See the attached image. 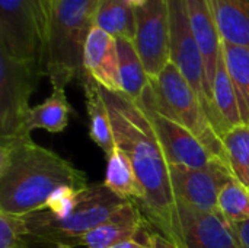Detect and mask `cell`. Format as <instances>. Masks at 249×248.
Segmentation results:
<instances>
[{
    "label": "cell",
    "mask_w": 249,
    "mask_h": 248,
    "mask_svg": "<svg viewBox=\"0 0 249 248\" xmlns=\"http://www.w3.org/2000/svg\"><path fill=\"white\" fill-rule=\"evenodd\" d=\"M101 89L111 114L115 145L131 161L144 190L142 213L147 225L177 244V202L171 170L155 129L136 101L123 92Z\"/></svg>",
    "instance_id": "1"
},
{
    "label": "cell",
    "mask_w": 249,
    "mask_h": 248,
    "mask_svg": "<svg viewBox=\"0 0 249 248\" xmlns=\"http://www.w3.org/2000/svg\"><path fill=\"white\" fill-rule=\"evenodd\" d=\"M86 186L83 171L36 145L31 134L0 139V212L25 216L44 208L57 191Z\"/></svg>",
    "instance_id": "2"
},
{
    "label": "cell",
    "mask_w": 249,
    "mask_h": 248,
    "mask_svg": "<svg viewBox=\"0 0 249 248\" xmlns=\"http://www.w3.org/2000/svg\"><path fill=\"white\" fill-rule=\"evenodd\" d=\"M124 202L104 183L88 184L80 190L63 189L44 208L25 215L29 240L54 248L71 247Z\"/></svg>",
    "instance_id": "3"
},
{
    "label": "cell",
    "mask_w": 249,
    "mask_h": 248,
    "mask_svg": "<svg viewBox=\"0 0 249 248\" xmlns=\"http://www.w3.org/2000/svg\"><path fill=\"white\" fill-rule=\"evenodd\" d=\"M99 0H50L48 32L44 54V76L53 89L85 77L83 53Z\"/></svg>",
    "instance_id": "4"
},
{
    "label": "cell",
    "mask_w": 249,
    "mask_h": 248,
    "mask_svg": "<svg viewBox=\"0 0 249 248\" xmlns=\"http://www.w3.org/2000/svg\"><path fill=\"white\" fill-rule=\"evenodd\" d=\"M149 92L163 115L188 129L217 158L228 162L222 139L213 129L200 98L174 63H169L158 77L150 79Z\"/></svg>",
    "instance_id": "5"
},
{
    "label": "cell",
    "mask_w": 249,
    "mask_h": 248,
    "mask_svg": "<svg viewBox=\"0 0 249 248\" xmlns=\"http://www.w3.org/2000/svg\"><path fill=\"white\" fill-rule=\"evenodd\" d=\"M48 6L50 0H0V50L42 67Z\"/></svg>",
    "instance_id": "6"
},
{
    "label": "cell",
    "mask_w": 249,
    "mask_h": 248,
    "mask_svg": "<svg viewBox=\"0 0 249 248\" xmlns=\"http://www.w3.org/2000/svg\"><path fill=\"white\" fill-rule=\"evenodd\" d=\"M44 76L42 67L16 60L0 50V139L31 134L26 132L29 98Z\"/></svg>",
    "instance_id": "7"
},
{
    "label": "cell",
    "mask_w": 249,
    "mask_h": 248,
    "mask_svg": "<svg viewBox=\"0 0 249 248\" xmlns=\"http://www.w3.org/2000/svg\"><path fill=\"white\" fill-rule=\"evenodd\" d=\"M171 63H174L200 98L203 108L213 126V107L209 96L206 69L200 47L191 29L185 0H168ZM214 129V127H213Z\"/></svg>",
    "instance_id": "8"
},
{
    "label": "cell",
    "mask_w": 249,
    "mask_h": 248,
    "mask_svg": "<svg viewBox=\"0 0 249 248\" xmlns=\"http://www.w3.org/2000/svg\"><path fill=\"white\" fill-rule=\"evenodd\" d=\"M136 102L149 117L169 167L201 170L210 167L216 161H223L217 158L194 133L163 115L155 107L149 92V85L143 91L140 99Z\"/></svg>",
    "instance_id": "9"
},
{
    "label": "cell",
    "mask_w": 249,
    "mask_h": 248,
    "mask_svg": "<svg viewBox=\"0 0 249 248\" xmlns=\"http://www.w3.org/2000/svg\"><path fill=\"white\" fill-rule=\"evenodd\" d=\"M137 29L133 39L150 79L158 77L171 63L168 0H150L136 7Z\"/></svg>",
    "instance_id": "10"
},
{
    "label": "cell",
    "mask_w": 249,
    "mask_h": 248,
    "mask_svg": "<svg viewBox=\"0 0 249 248\" xmlns=\"http://www.w3.org/2000/svg\"><path fill=\"white\" fill-rule=\"evenodd\" d=\"M175 228L181 248H242L233 225L220 212H203L177 202Z\"/></svg>",
    "instance_id": "11"
},
{
    "label": "cell",
    "mask_w": 249,
    "mask_h": 248,
    "mask_svg": "<svg viewBox=\"0 0 249 248\" xmlns=\"http://www.w3.org/2000/svg\"><path fill=\"white\" fill-rule=\"evenodd\" d=\"M169 170L175 202L203 212H219V194L225 184L235 177L225 161H216L201 170L179 167H169Z\"/></svg>",
    "instance_id": "12"
},
{
    "label": "cell",
    "mask_w": 249,
    "mask_h": 248,
    "mask_svg": "<svg viewBox=\"0 0 249 248\" xmlns=\"http://www.w3.org/2000/svg\"><path fill=\"white\" fill-rule=\"evenodd\" d=\"M83 66L99 86L111 92H123L117 39L93 26L85 44Z\"/></svg>",
    "instance_id": "13"
},
{
    "label": "cell",
    "mask_w": 249,
    "mask_h": 248,
    "mask_svg": "<svg viewBox=\"0 0 249 248\" xmlns=\"http://www.w3.org/2000/svg\"><path fill=\"white\" fill-rule=\"evenodd\" d=\"M147 224L142 209L134 202L121 203L96 228L80 237L70 248H109L127 240H136Z\"/></svg>",
    "instance_id": "14"
},
{
    "label": "cell",
    "mask_w": 249,
    "mask_h": 248,
    "mask_svg": "<svg viewBox=\"0 0 249 248\" xmlns=\"http://www.w3.org/2000/svg\"><path fill=\"white\" fill-rule=\"evenodd\" d=\"M185 3H187L191 29L194 32V37L197 39V44L203 56L207 86H209V96L213 107V82L216 76L217 63L222 56V37L214 19L210 0H185Z\"/></svg>",
    "instance_id": "15"
},
{
    "label": "cell",
    "mask_w": 249,
    "mask_h": 248,
    "mask_svg": "<svg viewBox=\"0 0 249 248\" xmlns=\"http://www.w3.org/2000/svg\"><path fill=\"white\" fill-rule=\"evenodd\" d=\"M213 110H214L213 127L219 134V137H222L231 129L244 124L236 89L226 69L223 56H220L219 58L216 76L213 82Z\"/></svg>",
    "instance_id": "16"
},
{
    "label": "cell",
    "mask_w": 249,
    "mask_h": 248,
    "mask_svg": "<svg viewBox=\"0 0 249 248\" xmlns=\"http://www.w3.org/2000/svg\"><path fill=\"white\" fill-rule=\"evenodd\" d=\"M80 85L85 92L86 111L89 115V136L93 143L109 155L117 145L111 124V114L102 95V89L89 75H85Z\"/></svg>",
    "instance_id": "17"
},
{
    "label": "cell",
    "mask_w": 249,
    "mask_h": 248,
    "mask_svg": "<svg viewBox=\"0 0 249 248\" xmlns=\"http://www.w3.org/2000/svg\"><path fill=\"white\" fill-rule=\"evenodd\" d=\"M104 184L123 200L134 202L140 206L144 202V190L137 178L133 164L118 146L107 155V174Z\"/></svg>",
    "instance_id": "18"
},
{
    "label": "cell",
    "mask_w": 249,
    "mask_h": 248,
    "mask_svg": "<svg viewBox=\"0 0 249 248\" xmlns=\"http://www.w3.org/2000/svg\"><path fill=\"white\" fill-rule=\"evenodd\" d=\"M222 41L249 48V0H210Z\"/></svg>",
    "instance_id": "19"
},
{
    "label": "cell",
    "mask_w": 249,
    "mask_h": 248,
    "mask_svg": "<svg viewBox=\"0 0 249 248\" xmlns=\"http://www.w3.org/2000/svg\"><path fill=\"white\" fill-rule=\"evenodd\" d=\"M95 26L114 38L134 39L137 29L136 7L128 0H99Z\"/></svg>",
    "instance_id": "20"
},
{
    "label": "cell",
    "mask_w": 249,
    "mask_h": 248,
    "mask_svg": "<svg viewBox=\"0 0 249 248\" xmlns=\"http://www.w3.org/2000/svg\"><path fill=\"white\" fill-rule=\"evenodd\" d=\"M71 111V105L66 96V89H53L51 95L45 101L29 110L25 129L28 133L35 129L60 133L67 127Z\"/></svg>",
    "instance_id": "21"
},
{
    "label": "cell",
    "mask_w": 249,
    "mask_h": 248,
    "mask_svg": "<svg viewBox=\"0 0 249 248\" xmlns=\"http://www.w3.org/2000/svg\"><path fill=\"white\" fill-rule=\"evenodd\" d=\"M118 57H120V75L123 94L130 99L139 101L143 91L150 82V77L146 73L143 61L134 47V42L127 38H115Z\"/></svg>",
    "instance_id": "22"
},
{
    "label": "cell",
    "mask_w": 249,
    "mask_h": 248,
    "mask_svg": "<svg viewBox=\"0 0 249 248\" xmlns=\"http://www.w3.org/2000/svg\"><path fill=\"white\" fill-rule=\"evenodd\" d=\"M222 56L236 89L242 123L249 126V48L222 41Z\"/></svg>",
    "instance_id": "23"
},
{
    "label": "cell",
    "mask_w": 249,
    "mask_h": 248,
    "mask_svg": "<svg viewBox=\"0 0 249 248\" xmlns=\"http://www.w3.org/2000/svg\"><path fill=\"white\" fill-rule=\"evenodd\" d=\"M220 139L235 178L249 187V126L239 124Z\"/></svg>",
    "instance_id": "24"
},
{
    "label": "cell",
    "mask_w": 249,
    "mask_h": 248,
    "mask_svg": "<svg viewBox=\"0 0 249 248\" xmlns=\"http://www.w3.org/2000/svg\"><path fill=\"white\" fill-rule=\"evenodd\" d=\"M217 210L232 225L249 221V187L233 177L219 194Z\"/></svg>",
    "instance_id": "25"
},
{
    "label": "cell",
    "mask_w": 249,
    "mask_h": 248,
    "mask_svg": "<svg viewBox=\"0 0 249 248\" xmlns=\"http://www.w3.org/2000/svg\"><path fill=\"white\" fill-rule=\"evenodd\" d=\"M28 240L25 216L0 212V248H23Z\"/></svg>",
    "instance_id": "26"
},
{
    "label": "cell",
    "mask_w": 249,
    "mask_h": 248,
    "mask_svg": "<svg viewBox=\"0 0 249 248\" xmlns=\"http://www.w3.org/2000/svg\"><path fill=\"white\" fill-rule=\"evenodd\" d=\"M147 244L152 248H181L178 247L174 241L168 240L158 231H152L147 237Z\"/></svg>",
    "instance_id": "27"
},
{
    "label": "cell",
    "mask_w": 249,
    "mask_h": 248,
    "mask_svg": "<svg viewBox=\"0 0 249 248\" xmlns=\"http://www.w3.org/2000/svg\"><path fill=\"white\" fill-rule=\"evenodd\" d=\"M233 228L238 234V238L242 244V248H249V221L233 224Z\"/></svg>",
    "instance_id": "28"
},
{
    "label": "cell",
    "mask_w": 249,
    "mask_h": 248,
    "mask_svg": "<svg viewBox=\"0 0 249 248\" xmlns=\"http://www.w3.org/2000/svg\"><path fill=\"white\" fill-rule=\"evenodd\" d=\"M109 248H152L149 244H143L137 240H127V241H123V243H118L115 246Z\"/></svg>",
    "instance_id": "29"
},
{
    "label": "cell",
    "mask_w": 249,
    "mask_h": 248,
    "mask_svg": "<svg viewBox=\"0 0 249 248\" xmlns=\"http://www.w3.org/2000/svg\"><path fill=\"white\" fill-rule=\"evenodd\" d=\"M134 7H140V6H143V4H146L147 1H150V0H128Z\"/></svg>",
    "instance_id": "30"
},
{
    "label": "cell",
    "mask_w": 249,
    "mask_h": 248,
    "mask_svg": "<svg viewBox=\"0 0 249 248\" xmlns=\"http://www.w3.org/2000/svg\"><path fill=\"white\" fill-rule=\"evenodd\" d=\"M58 248H70V247H58Z\"/></svg>",
    "instance_id": "31"
}]
</instances>
